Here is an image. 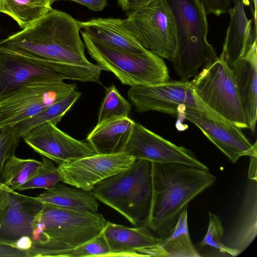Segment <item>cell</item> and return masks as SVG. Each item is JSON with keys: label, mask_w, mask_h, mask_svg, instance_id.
<instances>
[{"label": "cell", "mask_w": 257, "mask_h": 257, "mask_svg": "<svg viewBox=\"0 0 257 257\" xmlns=\"http://www.w3.org/2000/svg\"><path fill=\"white\" fill-rule=\"evenodd\" d=\"M80 22L52 9L31 25L0 41V49L37 58L91 66L85 55Z\"/></svg>", "instance_id": "cell-1"}, {"label": "cell", "mask_w": 257, "mask_h": 257, "mask_svg": "<svg viewBox=\"0 0 257 257\" xmlns=\"http://www.w3.org/2000/svg\"><path fill=\"white\" fill-rule=\"evenodd\" d=\"M151 163L152 196L145 225L162 239L189 203L213 185L216 178L209 170L183 164Z\"/></svg>", "instance_id": "cell-2"}, {"label": "cell", "mask_w": 257, "mask_h": 257, "mask_svg": "<svg viewBox=\"0 0 257 257\" xmlns=\"http://www.w3.org/2000/svg\"><path fill=\"white\" fill-rule=\"evenodd\" d=\"M106 223L97 212L73 211L44 203L28 257H68L77 246L99 234Z\"/></svg>", "instance_id": "cell-3"}, {"label": "cell", "mask_w": 257, "mask_h": 257, "mask_svg": "<svg viewBox=\"0 0 257 257\" xmlns=\"http://www.w3.org/2000/svg\"><path fill=\"white\" fill-rule=\"evenodd\" d=\"M174 18L177 47L172 62L181 80L188 81L218 57L207 40L206 13L200 0H166Z\"/></svg>", "instance_id": "cell-4"}, {"label": "cell", "mask_w": 257, "mask_h": 257, "mask_svg": "<svg viewBox=\"0 0 257 257\" xmlns=\"http://www.w3.org/2000/svg\"><path fill=\"white\" fill-rule=\"evenodd\" d=\"M103 67L48 61L0 49V100L34 83H60L70 79L101 84Z\"/></svg>", "instance_id": "cell-5"}, {"label": "cell", "mask_w": 257, "mask_h": 257, "mask_svg": "<svg viewBox=\"0 0 257 257\" xmlns=\"http://www.w3.org/2000/svg\"><path fill=\"white\" fill-rule=\"evenodd\" d=\"M91 191L133 225H146L152 196V163L136 159L128 168L100 181Z\"/></svg>", "instance_id": "cell-6"}, {"label": "cell", "mask_w": 257, "mask_h": 257, "mask_svg": "<svg viewBox=\"0 0 257 257\" xmlns=\"http://www.w3.org/2000/svg\"><path fill=\"white\" fill-rule=\"evenodd\" d=\"M85 47L104 70L113 73L123 84L151 85L170 80L163 59L150 51L142 54L121 51L80 31Z\"/></svg>", "instance_id": "cell-7"}, {"label": "cell", "mask_w": 257, "mask_h": 257, "mask_svg": "<svg viewBox=\"0 0 257 257\" xmlns=\"http://www.w3.org/2000/svg\"><path fill=\"white\" fill-rule=\"evenodd\" d=\"M191 81L209 109L238 127L248 128L233 73L222 54Z\"/></svg>", "instance_id": "cell-8"}, {"label": "cell", "mask_w": 257, "mask_h": 257, "mask_svg": "<svg viewBox=\"0 0 257 257\" xmlns=\"http://www.w3.org/2000/svg\"><path fill=\"white\" fill-rule=\"evenodd\" d=\"M124 25L145 49L173 61L177 47L173 15L166 0H150L126 13Z\"/></svg>", "instance_id": "cell-9"}, {"label": "cell", "mask_w": 257, "mask_h": 257, "mask_svg": "<svg viewBox=\"0 0 257 257\" xmlns=\"http://www.w3.org/2000/svg\"><path fill=\"white\" fill-rule=\"evenodd\" d=\"M127 95L139 112L155 110L180 115L186 107H189L225 120L203 103L195 93L192 82L189 80L170 79L155 85L132 86Z\"/></svg>", "instance_id": "cell-10"}, {"label": "cell", "mask_w": 257, "mask_h": 257, "mask_svg": "<svg viewBox=\"0 0 257 257\" xmlns=\"http://www.w3.org/2000/svg\"><path fill=\"white\" fill-rule=\"evenodd\" d=\"M76 89L75 84L34 83L21 87L0 100V128L13 127Z\"/></svg>", "instance_id": "cell-11"}, {"label": "cell", "mask_w": 257, "mask_h": 257, "mask_svg": "<svg viewBox=\"0 0 257 257\" xmlns=\"http://www.w3.org/2000/svg\"><path fill=\"white\" fill-rule=\"evenodd\" d=\"M44 203L0 183V243L14 246L32 232Z\"/></svg>", "instance_id": "cell-12"}, {"label": "cell", "mask_w": 257, "mask_h": 257, "mask_svg": "<svg viewBox=\"0 0 257 257\" xmlns=\"http://www.w3.org/2000/svg\"><path fill=\"white\" fill-rule=\"evenodd\" d=\"M136 160L122 152L116 154H95L68 164L59 165L64 183L75 188L92 191L100 181L128 168Z\"/></svg>", "instance_id": "cell-13"}, {"label": "cell", "mask_w": 257, "mask_h": 257, "mask_svg": "<svg viewBox=\"0 0 257 257\" xmlns=\"http://www.w3.org/2000/svg\"><path fill=\"white\" fill-rule=\"evenodd\" d=\"M136 159L160 163H179L209 170L194 153L178 146L135 122L124 152Z\"/></svg>", "instance_id": "cell-14"}, {"label": "cell", "mask_w": 257, "mask_h": 257, "mask_svg": "<svg viewBox=\"0 0 257 257\" xmlns=\"http://www.w3.org/2000/svg\"><path fill=\"white\" fill-rule=\"evenodd\" d=\"M22 138L36 152L59 165L96 154L88 143L72 138L51 122L32 128Z\"/></svg>", "instance_id": "cell-15"}, {"label": "cell", "mask_w": 257, "mask_h": 257, "mask_svg": "<svg viewBox=\"0 0 257 257\" xmlns=\"http://www.w3.org/2000/svg\"><path fill=\"white\" fill-rule=\"evenodd\" d=\"M180 115L198 127L232 163L242 156L257 157L256 141L252 145L241 128L227 121L186 107Z\"/></svg>", "instance_id": "cell-16"}, {"label": "cell", "mask_w": 257, "mask_h": 257, "mask_svg": "<svg viewBox=\"0 0 257 257\" xmlns=\"http://www.w3.org/2000/svg\"><path fill=\"white\" fill-rule=\"evenodd\" d=\"M244 5L243 0H233L228 12L230 21L221 54L230 68L256 44V34L252 31V21L247 18Z\"/></svg>", "instance_id": "cell-17"}, {"label": "cell", "mask_w": 257, "mask_h": 257, "mask_svg": "<svg viewBox=\"0 0 257 257\" xmlns=\"http://www.w3.org/2000/svg\"><path fill=\"white\" fill-rule=\"evenodd\" d=\"M257 234V180L249 179L238 218L223 237V243L238 255L253 242Z\"/></svg>", "instance_id": "cell-18"}, {"label": "cell", "mask_w": 257, "mask_h": 257, "mask_svg": "<svg viewBox=\"0 0 257 257\" xmlns=\"http://www.w3.org/2000/svg\"><path fill=\"white\" fill-rule=\"evenodd\" d=\"M102 231L109 248L107 256H143L137 251L160 240L145 225L128 227L106 221Z\"/></svg>", "instance_id": "cell-19"}, {"label": "cell", "mask_w": 257, "mask_h": 257, "mask_svg": "<svg viewBox=\"0 0 257 257\" xmlns=\"http://www.w3.org/2000/svg\"><path fill=\"white\" fill-rule=\"evenodd\" d=\"M248 128L255 131L257 110L256 44L230 68Z\"/></svg>", "instance_id": "cell-20"}, {"label": "cell", "mask_w": 257, "mask_h": 257, "mask_svg": "<svg viewBox=\"0 0 257 257\" xmlns=\"http://www.w3.org/2000/svg\"><path fill=\"white\" fill-rule=\"evenodd\" d=\"M81 29L96 39L117 49L142 54L149 50L144 48L124 25L122 19L94 18L80 22Z\"/></svg>", "instance_id": "cell-21"}, {"label": "cell", "mask_w": 257, "mask_h": 257, "mask_svg": "<svg viewBox=\"0 0 257 257\" xmlns=\"http://www.w3.org/2000/svg\"><path fill=\"white\" fill-rule=\"evenodd\" d=\"M135 122L128 117H115L97 124L87 141L97 154L124 152Z\"/></svg>", "instance_id": "cell-22"}, {"label": "cell", "mask_w": 257, "mask_h": 257, "mask_svg": "<svg viewBox=\"0 0 257 257\" xmlns=\"http://www.w3.org/2000/svg\"><path fill=\"white\" fill-rule=\"evenodd\" d=\"M188 207L180 213L171 232L153 246L140 249L143 256L200 257L191 239L188 225Z\"/></svg>", "instance_id": "cell-23"}, {"label": "cell", "mask_w": 257, "mask_h": 257, "mask_svg": "<svg viewBox=\"0 0 257 257\" xmlns=\"http://www.w3.org/2000/svg\"><path fill=\"white\" fill-rule=\"evenodd\" d=\"M43 203L84 213H96L98 202L91 191L73 188L57 183L36 197Z\"/></svg>", "instance_id": "cell-24"}, {"label": "cell", "mask_w": 257, "mask_h": 257, "mask_svg": "<svg viewBox=\"0 0 257 257\" xmlns=\"http://www.w3.org/2000/svg\"><path fill=\"white\" fill-rule=\"evenodd\" d=\"M51 0H1L0 13L8 15L24 29L51 10Z\"/></svg>", "instance_id": "cell-25"}, {"label": "cell", "mask_w": 257, "mask_h": 257, "mask_svg": "<svg viewBox=\"0 0 257 257\" xmlns=\"http://www.w3.org/2000/svg\"><path fill=\"white\" fill-rule=\"evenodd\" d=\"M81 94L80 92L75 90L37 114L19 122L13 127L22 137L25 133L41 124L51 122L56 125Z\"/></svg>", "instance_id": "cell-26"}, {"label": "cell", "mask_w": 257, "mask_h": 257, "mask_svg": "<svg viewBox=\"0 0 257 257\" xmlns=\"http://www.w3.org/2000/svg\"><path fill=\"white\" fill-rule=\"evenodd\" d=\"M41 163L33 159H21L14 155L5 164L0 183L16 190L33 176Z\"/></svg>", "instance_id": "cell-27"}, {"label": "cell", "mask_w": 257, "mask_h": 257, "mask_svg": "<svg viewBox=\"0 0 257 257\" xmlns=\"http://www.w3.org/2000/svg\"><path fill=\"white\" fill-rule=\"evenodd\" d=\"M131 104L123 97L114 85L106 88L100 106L97 124L115 117H128Z\"/></svg>", "instance_id": "cell-28"}, {"label": "cell", "mask_w": 257, "mask_h": 257, "mask_svg": "<svg viewBox=\"0 0 257 257\" xmlns=\"http://www.w3.org/2000/svg\"><path fill=\"white\" fill-rule=\"evenodd\" d=\"M42 156V161L33 176L26 183L18 187L16 191H24L30 189H50L59 181H61L58 167L53 161Z\"/></svg>", "instance_id": "cell-29"}, {"label": "cell", "mask_w": 257, "mask_h": 257, "mask_svg": "<svg viewBox=\"0 0 257 257\" xmlns=\"http://www.w3.org/2000/svg\"><path fill=\"white\" fill-rule=\"evenodd\" d=\"M209 216L208 229L200 242V245L210 246L220 256H237L234 251L227 248L223 243L224 232L220 217L211 212H209Z\"/></svg>", "instance_id": "cell-30"}, {"label": "cell", "mask_w": 257, "mask_h": 257, "mask_svg": "<svg viewBox=\"0 0 257 257\" xmlns=\"http://www.w3.org/2000/svg\"><path fill=\"white\" fill-rule=\"evenodd\" d=\"M21 138L14 127L0 128V177L6 162L15 155Z\"/></svg>", "instance_id": "cell-31"}, {"label": "cell", "mask_w": 257, "mask_h": 257, "mask_svg": "<svg viewBox=\"0 0 257 257\" xmlns=\"http://www.w3.org/2000/svg\"><path fill=\"white\" fill-rule=\"evenodd\" d=\"M109 248L101 231L89 240L75 248L68 257L107 256Z\"/></svg>", "instance_id": "cell-32"}, {"label": "cell", "mask_w": 257, "mask_h": 257, "mask_svg": "<svg viewBox=\"0 0 257 257\" xmlns=\"http://www.w3.org/2000/svg\"><path fill=\"white\" fill-rule=\"evenodd\" d=\"M207 15L213 14L217 16L228 13L233 4V0H200Z\"/></svg>", "instance_id": "cell-33"}, {"label": "cell", "mask_w": 257, "mask_h": 257, "mask_svg": "<svg viewBox=\"0 0 257 257\" xmlns=\"http://www.w3.org/2000/svg\"><path fill=\"white\" fill-rule=\"evenodd\" d=\"M28 257L27 252L13 245L0 243V257Z\"/></svg>", "instance_id": "cell-34"}, {"label": "cell", "mask_w": 257, "mask_h": 257, "mask_svg": "<svg viewBox=\"0 0 257 257\" xmlns=\"http://www.w3.org/2000/svg\"><path fill=\"white\" fill-rule=\"evenodd\" d=\"M70 1L86 6L89 9L95 11H101L107 5V0H51L52 4L56 1Z\"/></svg>", "instance_id": "cell-35"}, {"label": "cell", "mask_w": 257, "mask_h": 257, "mask_svg": "<svg viewBox=\"0 0 257 257\" xmlns=\"http://www.w3.org/2000/svg\"><path fill=\"white\" fill-rule=\"evenodd\" d=\"M150 0H117L118 6L126 13L132 11Z\"/></svg>", "instance_id": "cell-36"}, {"label": "cell", "mask_w": 257, "mask_h": 257, "mask_svg": "<svg viewBox=\"0 0 257 257\" xmlns=\"http://www.w3.org/2000/svg\"><path fill=\"white\" fill-rule=\"evenodd\" d=\"M250 162L248 177L249 179L257 180L256 176V158L255 156H249Z\"/></svg>", "instance_id": "cell-37"}, {"label": "cell", "mask_w": 257, "mask_h": 257, "mask_svg": "<svg viewBox=\"0 0 257 257\" xmlns=\"http://www.w3.org/2000/svg\"><path fill=\"white\" fill-rule=\"evenodd\" d=\"M252 3L253 4V12L252 15L253 16V21H254V30L255 32H256V0H250Z\"/></svg>", "instance_id": "cell-38"}, {"label": "cell", "mask_w": 257, "mask_h": 257, "mask_svg": "<svg viewBox=\"0 0 257 257\" xmlns=\"http://www.w3.org/2000/svg\"><path fill=\"white\" fill-rule=\"evenodd\" d=\"M1 0H0V3H1Z\"/></svg>", "instance_id": "cell-39"}]
</instances>
